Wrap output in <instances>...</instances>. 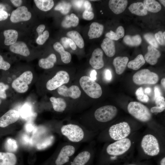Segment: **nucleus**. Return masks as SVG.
<instances>
[{"label":"nucleus","instance_id":"nucleus-1","mask_svg":"<svg viewBox=\"0 0 165 165\" xmlns=\"http://www.w3.org/2000/svg\"><path fill=\"white\" fill-rule=\"evenodd\" d=\"M79 82L82 89L89 97L97 99L101 96L102 91L101 86L90 77L82 76L80 79Z\"/></svg>","mask_w":165,"mask_h":165},{"label":"nucleus","instance_id":"nucleus-2","mask_svg":"<svg viewBox=\"0 0 165 165\" xmlns=\"http://www.w3.org/2000/svg\"><path fill=\"white\" fill-rule=\"evenodd\" d=\"M129 113L135 118L142 122H147L151 119L149 109L141 103L136 101L130 102L127 106Z\"/></svg>","mask_w":165,"mask_h":165},{"label":"nucleus","instance_id":"nucleus-3","mask_svg":"<svg viewBox=\"0 0 165 165\" xmlns=\"http://www.w3.org/2000/svg\"><path fill=\"white\" fill-rule=\"evenodd\" d=\"M159 80V77L157 74L147 69L138 71L133 76L134 82L138 85L155 84Z\"/></svg>","mask_w":165,"mask_h":165},{"label":"nucleus","instance_id":"nucleus-4","mask_svg":"<svg viewBox=\"0 0 165 165\" xmlns=\"http://www.w3.org/2000/svg\"><path fill=\"white\" fill-rule=\"evenodd\" d=\"M61 131L63 135L73 142L80 141L84 136L82 129L75 124H68L63 125L61 128Z\"/></svg>","mask_w":165,"mask_h":165},{"label":"nucleus","instance_id":"nucleus-5","mask_svg":"<svg viewBox=\"0 0 165 165\" xmlns=\"http://www.w3.org/2000/svg\"><path fill=\"white\" fill-rule=\"evenodd\" d=\"M141 145L144 152L148 156H154L160 153L158 141L152 135L148 134L144 136L142 139Z\"/></svg>","mask_w":165,"mask_h":165},{"label":"nucleus","instance_id":"nucleus-6","mask_svg":"<svg viewBox=\"0 0 165 165\" xmlns=\"http://www.w3.org/2000/svg\"><path fill=\"white\" fill-rule=\"evenodd\" d=\"M130 127L126 122H121L112 125L108 130L110 137L116 141L127 138L130 134Z\"/></svg>","mask_w":165,"mask_h":165},{"label":"nucleus","instance_id":"nucleus-7","mask_svg":"<svg viewBox=\"0 0 165 165\" xmlns=\"http://www.w3.org/2000/svg\"><path fill=\"white\" fill-rule=\"evenodd\" d=\"M33 78V74L31 71H25L13 81L12 86L17 92L24 93L28 90V85L31 83Z\"/></svg>","mask_w":165,"mask_h":165},{"label":"nucleus","instance_id":"nucleus-8","mask_svg":"<svg viewBox=\"0 0 165 165\" xmlns=\"http://www.w3.org/2000/svg\"><path fill=\"white\" fill-rule=\"evenodd\" d=\"M131 145L130 140L126 138L109 144L106 148V152L110 155H120L127 152Z\"/></svg>","mask_w":165,"mask_h":165},{"label":"nucleus","instance_id":"nucleus-9","mask_svg":"<svg viewBox=\"0 0 165 165\" xmlns=\"http://www.w3.org/2000/svg\"><path fill=\"white\" fill-rule=\"evenodd\" d=\"M118 112L117 108L112 105L104 106L97 108L95 111V119L101 122H106L113 119Z\"/></svg>","mask_w":165,"mask_h":165},{"label":"nucleus","instance_id":"nucleus-10","mask_svg":"<svg viewBox=\"0 0 165 165\" xmlns=\"http://www.w3.org/2000/svg\"><path fill=\"white\" fill-rule=\"evenodd\" d=\"M70 80L68 73L64 71H60L46 83V88L49 90H56L64 84L68 83Z\"/></svg>","mask_w":165,"mask_h":165},{"label":"nucleus","instance_id":"nucleus-11","mask_svg":"<svg viewBox=\"0 0 165 165\" xmlns=\"http://www.w3.org/2000/svg\"><path fill=\"white\" fill-rule=\"evenodd\" d=\"M31 16V13L24 6H20L13 11L10 17L11 21L14 23L29 20Z\"/></svg>","mask_w":165,"mask_h":165},{"label":"nucleus","instance_id":"nucleus-12","mask_svg":"<svg viewBox=\"0 0 165 165\" xmlns=\"http://www.w3.org/2000/svg\"><path fill=\"white\" fill-rule=\"evenodd\" d=\"M75 152V148L72 145H67L61 149L55 161L56 165H63L68 162L70 157L73 155Z\"/></svg>","mask_w":165,"mask_h":165},{"label":"nucleus","instance_id":"nucleus-13","mask_svg":"<svg viewBox=\"0 0 165 165\" xmlns=\"http://www.w3.org/2000/svg\"><path fill=\"white\" fill-rule=\"evenodd\" d=\"M57 91L58 94L62 96L74 99L79 98L81 93L79 87L75 85H72L69 88L63 85L57 88Z\"/></svg>","mask_w":165,"mask_h":165},{"label":"nucleus","instance_id":"nucleus-14","mask_svg":"<svg viewBox=\"0 0 165 165\" xmlns=\"http://www.w3.org/2000/svg\"><path fill=\"white\" fill-rule=\"evenodd\" d=\"M19 112L14 109L9 110L0 118V127H5L16 122L19 119Z\"/></svg>","mask_w":165,"mask_h":165},{"label":"nucleus","instance_id":"nucleus-15","mask_svg":"<svg viewBox=\"0 0 165 165\" xmlns=\"http://www.w3.org/2000/svg\"><path fill=\"white\" fill-rule=\"evenodd\" d=\"M103 55V51L101 49L97 48L94 50L89 60V64L92 68L99 69L104 67Z\"/></svg>","mask_w":165,"mask_h":165},{"label":"nucleus","instance_id":"nucleus-16","mask_svg":"<svg viewBox=\"0 0 165 165\" xmlns=\"http://www.w3.org/2000/svg\"><path fill=\"white\" fill-rule=\"evenodd\" d=\"M147 48L148 52L145 56L144 59L150 64L155 65L161 56V53L156 48L151 45L148 46Z\"/></svg>","mask_w":165,"mask_h":165},{"label":"nucleus","instance_id":"nucleus-17","mask_svg":"<svg viewBox=\"0 0 165 165\" xmlns=\"http://www.w3.org/2000/svg\"><path fill=\"white\" fill-rule=\"evenodd\" d=\"M9 49L12 52L27 57L29 55L30 52L27 45L24 42L19 41L10 46Z\"/></svg>","mask_w":165,"mask_h":165},{"label":"nucleus","instance_id":"nucleus-18","mask_svg":"<svg viewBox=\"0 0 165 165\" xmlns=\"http://www.w3.org/2000/svg\"><path fill=\"white\" fill-rule=\"evenodd\" d=\"M128 1L126 0H110L108 5L110 9L115 14L123 12L126 8Z\"/></svg>","mask_w":165,"mask_h":165},{"label":"nucleus","instance_id":"nucleus-19","mask_svg":"<svg viewBox=\"0 0 165 165\" xmlns=\"http://www.w3.org/2000/svg\"><path fill=\"white\" fill-rule=\"evenodd\" d=\"M129 59L126 57H117L113 61L116 72L118 75H121L124 72L127 65Z\"/></svg>","mask_w":165,"mask_h":165},{"label":"nucleus","instance_id":"nucleus-20","mask_svg":"<svg viewBox=\"0 0 165 165\" xmlns=\"http://www.w3.org/2000/svg\"><path fill=\"white\" fill-rule=\"evenodd\" d=\"M101 47L106 55L109 57H113L116 52L115 46L114 41L106 38L103 40Z\"/></svg>","mask_w":165,"mask_h":165},{"label":"nucleus","instance_id":"nucleus-21","mask_svg":"<svg viewBox=\"0 0 165 165\" xmlns=\"http://www.w3.org/2000/svg\"><path fill=\"white\" fill-rule=\"evenodd\" d=\"M104 28V26L98 23H92L90 26L88 33L89 39H92L100 37L102 34Z\"/></svg>","mask_w":165,"mask_h":165},{"label":"nucleus","instance_id":"nucleus-22","mask_svg":"<svg viewBox=\"0 0 165 165\" xmlns=\"http://www.w3.org/2000/svg\"><path fill=\"white\" fill-rule=\"evenodd\" d=\"M17 158L13 153L0 152V165H15Z\"/></svg>","mask_w":165,"mask_h":165},{"label":"nucleus","instance_id":"nucleus-23","mask_svg":"<svg viewBox=\"0 0 165 165\" xmlns=\"http://www.w3.org/2000/svg\"><path fill=\"white\" fill-rule=\"evenodd\" d=\"M54 50L60 55L62 61L65 64L70 62L72 59L71 54L65 50L62 45L59 42H56L53 45Z\"/></svg>","mask_w":165,"mask_h":165},{"label":"nucleus","instance_id":"nucleus-24","mask_svg":"<svg viewBox=\"0 0 165 165\" xmlns=\"http://www.w3.org/2000/svg\"><path fill=\"white\" fill-rule=\"evenodd\" d=\"M128 9L131 13L139 16H145L147 13V10L142 2L133 3L129 7Z\"/></svg>","mask_w":165,"mask_h":165},{"label":"nucleus","instance_id":"nucleus-25","mask_svg":"<svg viewBox=\"0 0 165 165\" xmlns=\"http://www.w3.org/2000/svg\"><path fill=\"white\" fill-rule=\"evenodd\" d=\"M57 61V57L56 55L52 53L47 58H42L38 61V64L39 66L44 69H49L52 68Z\"/></svg>","mask_w":165,"mask_h":165},{"label":"nucleus","instance_id":"nucleus-26","mask_svg":"<svg viewBox=\"0 0 165 165\" xmlns=\"http://www.w3.org/2000/svg\"><path fill=\"white\" fill-rule=\"evenodd\" d=\"M3 34L5 38L4 43L6 46H10L15 43L18 36L17 31L12 29L4 31Z\"/></svg>","mask_w":165,"mask_h":165},{"label":"nucleus","instance_id":"nucleus-27","mask_svg":"<svg viewBox=\"0 0 165 165\" xmlns=\"http://www.w3.org/2000/svg\"><path fill=\"white\" fill-rule=\"evenodd\" d=\"M90 153L87 151L81 152L75 158L71 165H85L90 160Z\"/></svg>","mask_w":165,"mask_h":165},{"label":"nucleus","instance_id":"nucleus-28","mask_svg":"<svg viewBox=\"0 0 165 165\" xmlns=\"http://www.w3.org/2000/svg\"><path fill=\"white\" fill-rule=\"evenodd\" d=\"M53 107L56 112H63L66 108L67 104L64 100L61 97L56 98L52 97L50 98Z\"/></svg>","mask_w":165,"mask_h":165},{"label":"nucleus","instance_id":"nucleus-29","mask_svg":"<svg viewBox=\"0 0 165 165\" xmlns=\"http://www.w3.org/2000/svg\"><path fill=\"white\" fill-rule=\"evenodd\" d=\"M66 35L69 38L72 39L79 48H83L84 46L83 39L78 32L75 31H70L68 32Z\"/></svg>","mask_w":165,"mask_h":165},{"label":"nucleus","instance_id":"nucleus-30","mask_svg":"<svg viewBox=\"0 0 165 165\" xmlns=\"http://www.w3.org/2000/svg\"><path fill=\"white\" fill-rule=\"evenodd\" d=\"M145 63V60L142 54H139L133 60L130 61L127 64L128 67L133 70L139 69Z\"/></svg>","mask_w":165,"mask_h":165},{"label":"nucleus","instance_id":"nucleus-31","mask_svg":"<svg viewBox=\"0 0 165 165\" xmlns=\"http://www.w3.org/2000/svg\"><path fill=\"white\" fill-rule=\"evenodd\" d=\"M79 23L78 17L74 13H71L70 16H67L62 22V25L64 28H68L71 26H77Z\"/></svg>","mask_w":165,"mask_h":165},{"label":"nucleus","instance_id":"nucleus-32","mask_svg":"<svg viewBox=\"0 0 165 165\" xmlns=\"http://www.w3.org/2000/svg\"><path fill=\"white\" fill-rule=\"evenodd\" d=\"M123 41L124 43L127 45L131 46H136L141 44L142 39L139 35L134 36L127 35L124 37Z\"/></svg>","mask_w":165,"mask_h":165},{"label":"nucleus","instance_id":"nucleus-33","mask_svg":"<svg viewBox=\"0 0 165 165\" xmlns=\"http://www.w3.org/2000/svg\"><path fill=\"white\" fill-rule=\"evenodd\" d=\"M143 4L146 9L152 13H157L161 9L160 4L156 0H145Z\"/></svg>","mask_w":165,"mask_h":165},{"label":"nucleus","instance_id":"nucleus-34","mask_svg":"<svg viewBox=\"0 0 165 165\" xmlns=\"http://www.w3.org/2000/svg\"><path fill=\"white\" fill-rule=\"evenodd\" d=\"M37 7L40 10L47 11L51 9L54 5V2L52 0H34Z\"/></svg>","mask_w":165,"mask_h":165},{"label":"nucleus","instance_id":"nucleus-35","mask_svg":"<svg viewBox=\"0 0 165 165\" xmlns=\"http://www.w3.org/2000/svg\"><path fill=\"white\" fill-rule=\"evenodd\" d=\"M155 103L156 106L151 108L150 111L151 113H160L165 110V100L164 97L161 96L156 98Z\"/></svg>","mask_w":165,"mask_h":165},{"label":"nucleus","instance_id":"nucleus-36","mask_svg":"<svg viewBox=\"0 0 165 165\" xmlns=\"http://www.w3.org/2000/svg\"><path fill=\"white\" fill-rule=\"evenodd\" d=\"M124 33V28L122 26H120L117 28L116 32L111 30L106 34L105 36L112 40L117 41L123 37Z\"/></svg>","mask_w":165,"mask_h":165},{"label":"nucleus","instance_id":"nucleus-37","mask_svg":"<svg viewBox=\"0 0 165 165\" xmlns=\"http://www.w3.org/2000/svg\"><path fill=\"white\" fill-rule=\"evenodd\" d=\"M4 146L8 152L11 153L15 152L18 147L16 141L14 139L9 138L6 139Z\"/></svg>","mask_w":165,"mask_h":165},{"label":"nucleus","instance_id":"nucleus-38","mask_svg":"<svg viewBox=\"0 0 165 165\" xmlns=\"http://www.w3.org/2000/svg\"><path fill=\"white\" fill-rule=\"evenodd\" d=\"M72 6L71 3L64 2H60L56 6L54 9L59 11L63 14H65L69 11Z\"/></svg>","mask_w":165,"mask_h":165},{"label":"nucleus","instance_id":"nucleus-39","mask_svg":"<svg viewBox=\"0 0 165 165\" xmlns=\"http://www.w3.org/2000/svg\"><path fill=\"white\" fill-rule=\"evenodd\" d=\"M53 138L50 136L38 143L36 145L37 148L39 150L45 149L50 146L53 142Z\"/></svg>","mask_w":165,"mask_h":165},{"label":"nucleus","instance_id":"nucleus-40","mask_svg":"<svg viewBox=\"0 0 165 165\" xmlns=\"http://www.w3.org/2000/svg\"><path fill=\"white\" fill-rule=\"evenodd\" d=\"M144 37L151 46L156 48L158 47V44L152 34L151 33H146L144 35Z\"/></svg>","mask_w":165,"mask_h":165},{"label":"nucleus","instance_id":"nucleus-41","mask_svg":"<svg viewBox=\"0 0 165 165\" xmlns=\"http://www.w3.org/2000/svg\"><path fill=\"white\" fill-rule=\"evenodd\" d=\"M135 94L138 99L139 101L145 103L148 101L149 97L147 95L144 93L143 89L142 87L139 88L137 90Z\"/></svg>","mask_w":165,"mask_h":165},{"label":"nucleus","instance_id":"nucleus-42","mask_svg":"<svg viewBox=\"0 0 165 165\" xmlns=\"http://www.w3.org/2000/svg\"><path fill=\"white\" fill-rule=\"evenodd\" d=\"M49 33L47 30L44 31L41 35H38L36 40V42L39 45L43 44L48 39Z\"/></svg>","mask_w":165,"mask_h":165},{"label":"nucleus","instance_id":"nucleus-43","mask_svg":"<svg viewBox=\"0 0 165 165\" xmlns=\"http://www.w3.org/2000/svg\"><path fill=\"white\" fill-rule=\"evenodd\" d=\"M155 38L158 43L162 46H164L165 40L162 31H160L155 34Z\"/></svg>","mask_w":165,"mask_h":165},{"label":"nucleus","instance_id":"nucleus-44","mask_svg":"<svg viewBox=\"0 0 165 165\" xmlns=\"http://www.w3.org/2000/svg\"><path fill=\"white\" fill-rule=\"evenodd\" d=\"M9 86L2 82H0V98L6 99V90L8 89Z\"/></svg>","mask_w":165,"mask_h":165},{"label":"nucleus","instance_id":"nucleus-45","mask_svg":"<svg viewBox=\"0 0 165 165\" xmlns=\"http://www.w3.org/2000/svg\"><path fill=\"white\" fill-rule=\"evenodd\" d=\"M10 67V64L5 61L2 56L0 55V69L6 71L8 70Z\"/></svg>","mask_w":165,"mask_h":165},{"label":"nucleus","instance_id":"nucleus-46","mask_svg":"<svg viewBox=\"0 0 165 165\" xmlns=\"http://www.w3.org/2000/svg\"><path fill=\"white\" fill-rule=\"evenodd\" d=\"M82 17L84 19L87 20H91L94 17V13L90 10H85L82 14Z\"/></svg>","mask_w":165,"mask_h":165},{"label":"nucleus","instance_id":"nucleus-47","mask_svg":"<svg viewBox=\"0 0 165 165\" xmlns=\"http://www.w3.org/2000/svg\"><path fill=\"white\" fill-rule=\"evenodd\" d=\"M8 13L4 10L0 11V21L5 20L7 19Z\"/></svg>","mask_w":165,"mask_h":165},{"label":"nucleus","instance_id":"nucleus-48","mask_svg":"<svg viewBox=\"0 0 165 165\" xmlns=\"http://www.w3.org/2000/svg\"><path fill=\"white\" fill-rule=\"evenodd\" d=\"M45 28V26L43 24L39 25L36 28V31L37 32L38 36L42 34L44 32Z\"/></svg>","mask_w":165,"mask_h":165},{"label":"nucleus","instance_id":"nucleus-49","mask_svg":"<svg viewBox=\"0 0 165 165\" xmlns=\"http://www.w3.org/2000/svg\"><path fill=\"white\" fill-rule=\"evenodd\" d=\"M68 38L64 37L61 39V41L62 44V46L65 48H68L69 47V45L68 42Z\"/></svg>","mask_w":165,"mask_h":165},{"label":"nucleus","instance_id":"nucleus-50","mask_svg":"<svg viewBox=\"0 0 165 165\" xmlns=\"http://www.w3.org/2000/svg\"><path fill=\"white\" fill-rule=\"evenodd\" d=\"M105 78L107 80H110L112 78V75L109 69H106L105 73Z\"/></svg>","mask_w":165,"mask_h":165},{"label":"nucleus","instance_id":"nucleus-51","mask_svg":"<svg viewBox=\"0 0 165 165\" xmlns=\"http://www.w3.org/2000/svg\"><path fill=\"white\" fill-rule=\"evenodd\" d=\"M73 1L74 5L78 8H80L82 7L84 2V1L82 0H75Z\"/></svg>","mask_w":165,"mask_h":165},{"label":"nucleus","instance_id":"nucleus-52","mask_svg":"<svg viewBox=\"0 0 165 165\" xmlns=\"http://www.w3.org/2000/svg\"><path fill=\"white\" fill-rule=\"evenodd\" d=\"M68 40L69 46L72 50H75L76 49V46L75 42L69 38H68Z\"/></svg>","mask_w":165,"mask_h":165},{"label":"nucleus","instance_id":"nucleus-53","mask_svg":"<svg viewBox=\"0 0 165 165\" xmlns=\"http://www.w3.org/2000/svg\"><path fill=\"white\" fill-rule=\"evenodd\" d=\"M154 92L155 99L159 96H161L160 90L158 86H156L155 87Z\"/></svg>","mask_w":165,"mask_h":165},{"label":"nucleus","instance_id":"nucleus-54","mask_svg":"<svg viewBox=\"0 0 165 165\" xmlns=\"http://www.w3.org/2000/svg\"><path fill=\"white\" fill-rule=\"evenodd\" d=\"M10 1L15 6L18 7H20L22 2L21 0H11Z\"/></svg>","mask_w":165,"mask_h":165},{"label":"nucleus","instance_id":"nucleus-55","mask_svg":"<svg viewBox=\"0 0 165 165\" xmlns=\"http://www.w3.org/2000/svg\"><path fill=\"white\" fill-rule=\"evenodd\" d=\"M85 10H90L91 8V4L88 1H85L84 3Z\"/></svg>","mask_w":165,"mask_h":165},{"label":"nucleus","instance_id":"nucleus-56","mask_svg":"<svg viewBox=\"0 0 165 165\" xmlns=\"http://www.w3.org/2000/svg\"><path fill=\"white\" fill-rule=\"evenodd\" d=\"M97 74L96 71L95 70H93L91 71L90 74V77L93 80H95L96 79Z\"/></svg>","mask_w":165,"mask_h":165},{"label":"nucleus","instance_id":"nucleus-57","mask_svg":"<svg viewBox=\"0 0 165 165\" xmlns=\"http://www.w3.org/2000/svg\"><path fill=\"white\" fill-rule=\"evenodd\" d=\"M26 130L29 132H31L34 129V126L31 124H28L25 127Z\"/></svg>","mask_w":165,"mask_h":165},{"label":"nucleus","instance_id":"nucleus-58","mask_svg":"<svg viewBox=\"0 0 165 165\" xmlns=\"http://www.w3.org/2000/svg\"><path fill=\"white\" fill-rule=\"evenodd\" d=\"M161 84L162 86L165 89V78H163L161 80Z\"/></svg>","mask_w":165,"mask_h":165},{"label":"nucleus","instance_id":"nucleus-59","mask_svg":"<svg viewBox=\"0 0 165 165\" xmlns=\"http://www.w3.org/2000/svg\"><path fill=\"white\" fill-rule=\"evenodd\" d=\"M151 89L149 87L146 88L145 90V93L149 94L151 92Z\"/></svg>","mask_w":165,"mask_h":165},{"label":"nucleus","instance_id":"nucleus-60","mask_svg":"<svg viewBox=\"0 0 165 165\" xmlns=\"http://www.w3.org/2000/svg\"><path fill=\"white\" fill-rule=\"evenodd\" d=\"M160 165H165V157H164L161 160L160 163Z\"/></svg>","mask_w":165,"mask_h":165},{"label":"nucleus","instance_id":"nucleus-61","mask_svg":"<svg viewBox=\"0 0 165 165\" xmlns=\"http://www.w3.org/2000/svg\"><path fill=\"white\" fill-rule=\"evenodd\" d=\"M160 3L165 7V1L164 0H159Z\"/></svg>","mask_w":165,"mask_h":165},{"label":"nucleus","instance_id":"nucleus-62","mask_svg":"<svg viewBox=\"0 0 165 165\" xmlns=\"http://www.w3.org/2000/svg\"><path fill=\"white\" fill-rule=\"evenodd\" d=\"M165 32L164 31L163 33V37L164 38H165Z\"/></svg>","mask_w":165,"mask_h":165},{"label":"nucleus","instance_id":"nucleus-63","mask_svg":"<svg viewBox=\"0 0 165 165\" xmlns=\"http://www.w3.org/2000/svg\"><path fill=\"white\" fill-rule=\"evenodd\" d=\"M1 102H2V101L1 99H0V105L1 104Z\"/></svg>","mask_w":165,"mask_h":165},{"label":"nucleus","instance_id":"nucleus-64","mask_svg":"<svg viewBox=\"0 0 165 165\" xmlns=\"http://www.w3.org/2000/svg\"><path fill=\"white\" fill-rule=\"evenodd\" d=\"M135 165V164H129V165Z\"/></svg>","mask_w":165,"mask_h":165}]
</instances>
